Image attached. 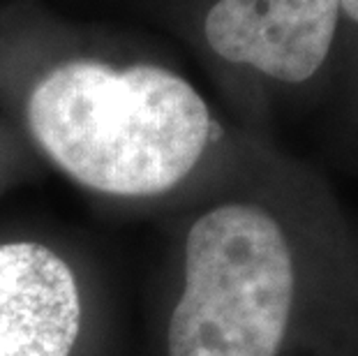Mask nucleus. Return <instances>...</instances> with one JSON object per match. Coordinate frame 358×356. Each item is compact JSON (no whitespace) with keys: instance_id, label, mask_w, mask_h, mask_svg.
I'll list each match as a JSON object with an SVG mask.
<instances>
[{"instance_id":"2","label":"nucleus","mask_w":358,"mask_h":356,"mask_svg":"<svg viewBox=\"0 0 358 356\" xmlns=\"http://www.w3.org/2000/svg\"><path fill=\"white\" fill-rule=\"evenodd\" d=\"M299 297V250L285 222L257 201L215 204L176 243L159 356H285Z\"/></svg>"},{"instance_id":"5","label":"nucleus","mask_w":358,"mask_h":356,"mask_svg":"<svg viewBox=\"0 0 358 356\" xmlns=\"http://www.w3.org/2000/svg\"><path fill=\"white\" fill-rule=\"evenodd\" d=\"M340 10L358 24V0H340Z\"/></svg>"},{"instance_id":"3","label":"nucleus","mask_w":358,"mask_h":356,"mask_svg":"<svg viewBox=\"0 0 358 356\" xmlns=\"http://www.w3.org/2000/svg\"><path fill=\"white\" fill-rule=\"evenodd\" d=\"M102 308L97 280L70 245L0 238V356H95Z\"/></svg>"},{"instance_id":"4","label":"nucleus","mask_w":358,"mask_h":356,"mask_svg":"<svg viewBox=\"0 0 358 356\" xmlns=\"http://www.w3.org/2000/svg\"><path fill=\"white\" fill-rule=\"evenodd\" d=\"M338 14L340 0H217L203 33L220 58L301 83L329 56Z\"/></svg>"},{"instance_id":"1","label":"nucleus","mask_w":358,"mask_h":356,"mask_svg":"<svg viewBox=\"0 0 358 356\" xmlns=\"http://www.w3.org/2000/svg\"><path fill=\"white\" fill-rule=\"evenodd\" d=\"M26 125L74 183L111 199L143 201L176 190L203 157L210 111L164 67L70 60L30 90Z\"/></svg>"}]
</instances>
